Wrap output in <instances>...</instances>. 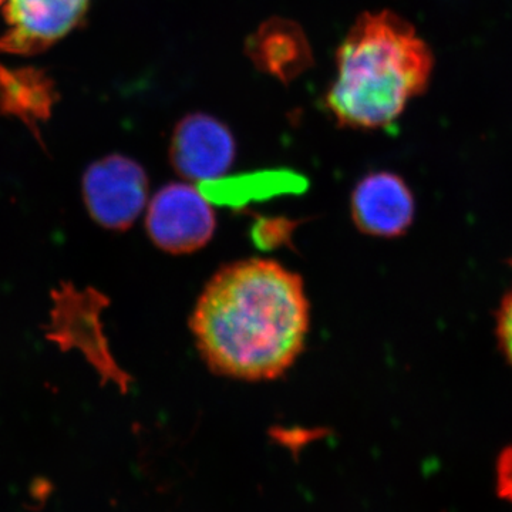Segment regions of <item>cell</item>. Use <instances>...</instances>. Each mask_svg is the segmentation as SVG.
Returning a JSON list of instances; mask_svg holds the SVG:
<instances>
[{"instance_id":"1","label":"cell","mask_w":512,"mask_h":512,"mask_svg":"<svg viewBox=\"0 0 512 512\" xmlns=\"http://www.w3.org/2000/svg\"><path fill=\"white\" fill-rule=\"evenodd\" d=\"M311 306L301 276L271 259L225 265L201 293L190 325L215 375L265 382L285 375L308 338Z\"/></svg>"},{"instance_id":"2","label":"cell","mask_w":512,"mask_h":512,"mask_svg":"<svg viewBox=\"0 0 512 512\" xmlns=\"http://www.w3.org/2000/svg\"><path fill=\"white\" fill-rule=\"evenodd\" d=\"M433 72V50L409 20L390 10L365 12L336 53L326 107L342 127H389L427 92Z\"/></svg>"},{"instance_id":"3","label":"cell","mask_w":512,"mask_h":512,"mask_svg":"<svg viewBox=\"0 0 512 512\" xmlns=\"http://www.w3.org/2000/svg\"><path fill=\"white\" fill-rule=\"evenodd\" d=\"M148 237L171 255L200 251L214 237L217 217L204 192L194 185H165L147 205Z\"/></svg>"},{"instance_id":"4","label":"cell","mask_w":512,"mask_h":512,"mask_svg":"<svg viewBox=\"0 0 512 512\" xmlns=\"http://www.w3.org/2000/svg\"><path fill=\"white\" fill-rule=\"evenodd\" d=\"M82 190L90 217L111 231L133 227L148 204L146 170L120 154L94 161L83 175Z\"/></svg>"},{"instance_id":"5","label":"cell","mask_w":512,"mask_h":512,"mask_svg":"<svg viewBox=\"0 0 512 512\" xmlns=\"http://www.w3.org/2000/svg\"><path fill=\"white\" fill-rule=\"evenodd\" d=\"M104 298L93 289L64 285L53 295L50 325L47 338L62 349L79 350L80 353L106 380L124 387L127 377L120 372L104 338L100 315Z\"/></svg>"},{"instance_id":"6","label":"cell","mask_w":512,"mask_h":512,"mask_svg":"<svg viewBox=\"0 0 512 512\" xmlns=\"http://www.w3.org/2000/svg\"><path fill=\"white\" fill-rule=\"evenodd\" d=\"M90 0H6L0 52L33 56L46 52L86 18Z\"/></svg>"},{"instance_id":"7","label":"cell","mask_w":512,"mask_h":512,"mask_svg":"<svg viewBox=\"0 0 512 512\" xmlns=\"http://www.w3.org/2000/svg\"><path fill=\"white\" fill-rule=\"evenodd\" d=\"M237 143L229 128L215 117L195 113L185 116L171 137L174 170L192 183H212L234 164Z\"/></svg>"},{"instance_id":"8","label":"cell","mask_w":512,"mask_h":512,"mask_svg":"<svg viewBox=\"0 0 512 512\" xmlns=\"http://www.w3.org/2000/svg\"><path fill=\"white\" fill-rule=\"evenodd\" d=\"M352 217L360 231L373 237L402 235L414 217L412 191L399 175H366L353 190Z\"/></svg>"},{"instance_id":"9","label":"cell","mask_w":512,"mask_h":512,"mask_svg":"<svg viewBox=\"0 0 512 512\" xmlns=\"http://www.w3.org/2000/svg\"><path fill=\"white\" fill-rule=\"evenodd\" d=\"M247 53L262 72L291 82L312 64L311 46L296 23L271 19L249 37Z\"/></svg>"},{"instance_id":"10","label":"cell","mask_w":512,"mask_h":512,"mask_svg":"<svg viewBox=\"0 0 512 512\" xmlns=\"http://www.w3.org/2000/svg\"><path fill=\"white\" fill-rule=\"evenodd\" d=\"M56 94L52 80L37 70H9L0 64V111L25 121L29 127L49 117Z\"/></svg>"},{"instance_id":"11","label":"cell","mask_w":512,"mask_h":512,"mask_svg":"<svg viewBox=\"0 0 512 512\" xmlns=\"http://www.w3.org/2000/svg\"><path fill=\"white\" fill-rule=\"evenodd\" d=\"M498 494L512 503V447L501 454L497 468Z\"/></svg>"},{"instance_id":"12","label":"cell","mask_w":512,"mask_h":512,"mask_svg":"<svg viewBox=\"0 0 512 512\" xmlns=\"http://www.w3.org/2000/svg\"><path fill=\"white\" fill-rule=\"evenodd\" d=\"M500 335L507 355L512 360V296L504 302L500 318Z\"/></svg>"},{"instance_id":"13","label":"cell","mask_w":512,"mask_h":512,"mask_svg":"<svg viewBox=\"0 0 512 512\" xmlns=\"http://www.w3.org/2000/svg\"><path fill=\"white\" fill-rule=\"evenodd\" d=\"M3 2H5V0H0V3H3Z\"/></svg>"}]
</instances>
